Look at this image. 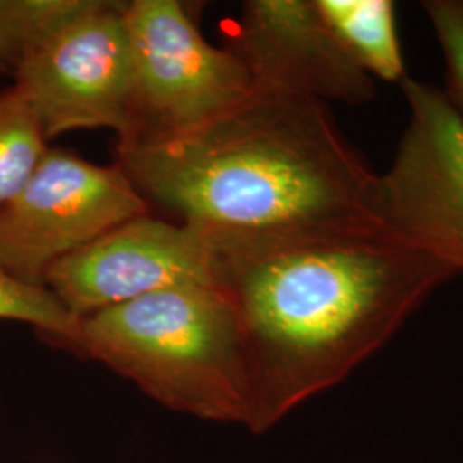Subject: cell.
I'll list each match as a JSON object with an SVG mask.
<instances>
[{"label": "cell", "mask_w": 463, "mask_h": 463, "mask_svg": "<svg viewBox=\"0 0 463 463\" xmlns=\"http://www.w3.org/2000/svg\"><path fill=\"white\" fill-rule=\"evenodd\" d=\"M193 285H220L215 244L193 227L148 213L61 260L45 277V287L78 319Z\"/></svg>", "instance_id": "obj_8"}, {"label": "cell", "mask_w": 463, "mask_h": 463, "mask_svg": "<svg viewBox=\"0 0 463 463\" xmlns=\"http://www.w3.org/2000/svg\"><path fill=\"white\" fill-rule=\"evenodd\" d=\"M409 124L380 175L381 223L463 271V116L436 86L402 83Z\"/></svg>", "instance_id": "obj_7"}, {"label": "cell", "mask_w": 463, "mask_h": 463, "mask_svg": "<svg viewBox=\"0 0 463 463\" xmlns=\"http://www.w3.org/2000/svg\"><path fill=\"white\" fill-rule=\"evenodd\" d=\"M43 128L14 91H0V213L19 196L49 151Z\"/></svg>", "instance_id": "obj_11"}, {"label": "cell", "mask_w": 463, "mask_h": 463, "mask_svg": "<svg viewBox=\"0 0 463 463\" xmlns=\"http://www.w3.org/2000/svg\"><path fill=\"white\" fill-rule=\"evenodd\" d=\"M146 213L148 201L118 164L97 165L49 148L30 183L0 213V268L23 283L45 287L55 263Z\"/></svg>", "instance_id": "obj_6"}, {"label": "cell", "mask_w": 463, "mask_h": 463, "mask_svg": "<svg viewBox=\"0 0 463 463\" xmlns=\"http://www.w3.org/2000/svg\"><path fill=\"white\" fill-rule=\"evenodd\" d=\"M117 155L146 201L213 242L381 223L380 174L317 99L254 90L198 129Z\"/></svg>", "instance_id": "obj_2"}, {"label": "cell", "mask_w": 463, "mask_h": 463, "mask_svg": "<svg viewBox=\"0 0 463 463\" xmlns=\"http://www.w3.org/2000/svg\"><path fill=\"white\" fill-rule=\"evenodd\" d=\"M258 91L328 103H369L376 83L355 66L316 0H248L229 45Z\"/></svg>", "instance_id": "obj_9"}, {"label": "cell", "mask_w": 463, "mask_h": 463, "mask_svg": "<svg viewBox=\"0 0 463 463\" xmlns=\"http://www.w3.org/2000/svg\"><path fill=\"white\" fill-rule=\"evenodd\" d=\"M80 355L103 363L168 409L248 426L242 326L222 285L168 288L86 316Z\"/></svg>", "instance_id": "obj_3"}, {"label": "cell", "mask_w": 463, "mask_h": 463, "mask_svg": "<svg viewBox=\"0 0 463 463\" xmlns=\"http://www.w3.org/2000/svg\"><path fill=\"white\" fill-rule=\"evenodd\" d=\"M88 4L90 0H0V72L13 74L26 50L83 13Z\"/></svg>", "instance_id": "obj_12"}, {"label": "cell", "mask_w": 463, "mask_h": 463, "mask_svg": "<svg viewBox=\"0 0 463 463\" xmlns=\"http://www.w3.org/2000/svg\"><path fill=\"white\" fill-rule=\"evenodd\" d=\"M0 319L32 325L50 342L80 354L81 319L71 315L47 287H34L0 268Z\"/></svg>", "instance_id": "obj_13"}, {"label": "cell", "mask_w": 463, "mask_h": 463, "mask_svg": "<svg viewBox=\"0 0 463 463\" xmlns=\"http://www.w3.org/2000/svg\"><path fill=\"white\" fill-rule=\"evenodd\" d=\"M422 9L445 55V93L463 116V0H424Z\"/></svg>", "instance_id": "obj_14"}, {"label": "cell", "mask_w": 463, "mask_h": 463, "mask_svg": "<svg viewBox=\"0 0 463 463\" xmlns=\"http://www.w3.org/2000/svg\"><path fill=\"white\" fill-rule=\"evenodd\" d=\"M126 2L90 0L78 16L26 50L14 91L38 117L47 139L107 128L126 139L133 129V72Z\"/></svg>", "instance_id": "obj_5"}, {"label": "cell", "mask_w": 463, "mask_h": 463, "mask_svg": "<svg viewBox=\"0 0 463 463\" xmlns=\"http://www.w3.org/2000/svg\"><path fill=\"white\" fill-rule=\"evenodd\" d=\"M213 244L242 326L256 434L345 380L460 275L383 223Z\"/></svg>", "instance_id": "obj_1"}, {"label": "cell", "mask_w": 463, "mask_h": 463, "mask_svg": "<svg viewBox=\"0 0 463 463\" xmlns=\"http://www.w3.org/2000/svg\"><path fill=\"white\" fill-rule=\"evenodd\" d=\"M133 72V129L117 146L189 133L252 95L248 67L216 49L179 0L126 2Z\"/></svg>", "instance_id": "obj_4"}, {"label": "cell", "mask_w": 463, "mask_h": 463, "mask_svg": "<svg viewBox=\"0 0 463 463\" xmlns=\"http://www.w3.org/2000/svg\"><path fill=\"white\" fill-rule=\"evenodd\" d=\"M331 32L352 62L373 80L402 83L409 74L392 0H316Z\"/></svg>", "instance_id": "obj_10"}]
</instances>
